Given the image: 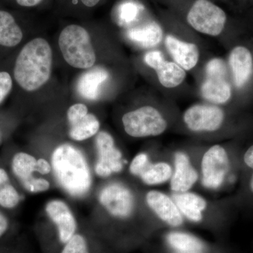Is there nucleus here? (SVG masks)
Wrapping results in <instances>:
<instances>
[{
  "instance_id": "nucleus-1",
  "label": "nucleus",
  "mask_w": 253,
  "mask_h": 253,
  "mask_svg": "<svg viewBox=\"0 0 253 253\" xmlns=\"http://www.w3.org/2000/svg\"><path fill=\"white\" fill-rule=\"evenodd\" d=\"M52 61V50L47 41L35 38L18 53L13 66V79L23 91L38 90L49 81Z\"/></svg>"
},
{
  "instance_id": "nucleus-2",
  "label": "nucleus",
  "mask_w": 253,
  "mask_h": 253,
  "mask_svg": "<svg viewBox=\"0 0 253 253\" xmlns=\"http://www.w3.org/2000/svg\"><path fill=\"white\" fill-rule=\"evenodd\" d=\"M51 168L59 185L73 197H83L89 192L90 169L84 155L77 148L69 144L56 147L51 156Z\"/></svg>"
},
{
  "instance_id": "nucleus-3",
  "label": "nucleus",
  "mask_w": 253,
  "mask_h": 253,
  "mask_svg": "<svg viewBox=\"0 0 253 253\" xmlns=\"http://www.w3.org/2000/svg\"><path fill=\"white\" fill-rule=\"evenodd\" d=\"M241 160L236 162L226 148L214 145L205 152L201 158V184L206 189L217 191L226 183L236 180V169L241 167Z\"/></svg>"
},
{
  "instance_id": "nucleus-4",
  "label": "nucleus",
  "mask_w": 253,
  "mask_h": 253,
  "mask_svg": "<svg viewBox=\"0 0 253 253\" xmlns=\"http://www.w3.org/2000/svg\"><path fill=\"white\" fill-rule=\"evenodd\" d=\"M59 46L65 61L76 68L86 69L94 66L96 53L85 28L70 25L61 31Z\"/></svg>"
},
{
  "instance_id": "nucleus-5",
  "label": "nucleus",
  "mask_w": 253,
  "mask_h": 253,
  "mask_svg": "<svg viewBox=\"0 0 253 253\" xmlns=\"http://www.w3.org/2000/svg\"><path fill=\"white\" fill-rule=\"evenodd\" d=\"M125 131L134 138L161 135L168 127L162 114L153 106H145L126 113L122 118Z\"/></svg>"
},
{
  "instance_id": "nucleus-6",
  "label": "nucleus",
  "mask_w": 253,
  "mask_h": 253,
  "mask_svg": "<svg viewBox=\"0 0 253 253\" xmlns=\"http://www.w3.org/2000/svg\"><path fill=\"white\" fill-rule=\"evenodd\" d=\"M187 21L203 34L217 36L225 26L226 15L224 10L209 0H196L188 13Z\"/></svg>"
},
{
  "instance_id": "nucleus-7",
  "label": "nucleus",
  "mask_w": 253,
  "mask_h": 253,
  "mask_svg": "<svg viewBox=\"0 0 253 253\" xmlns=\"http://www.w3.org/2000/svg\"><path fill=\"white\" fill-rule=\"evenodd\" d=\"M206 80L201 89L203 97L212 104H225L232 93L225 63L220 59L211 60L206 66Z\"/></svg>"
},
{
  "instance_id": "nucleus-8",
  "label": "nucleus",
  "mask_w": 253,
  "mask_h": 253,
  "mask_svg": "<svg viewBox=\"0 0 253 253\" xmlns=\"http://www.w3.org/2000/svg\"><path fill=\"white\" fill-rule=\"evenodd\" d=\"M100 204L116 219H129L135 209V198L127 186L112 182L102 188L99 194Z\"/></svg>"
},
{
  "instance_id": "nucleus-9",
  "label": "nucleus",
  "mask_w": 253,
  "mask_h": 253,
  "mask_svg": "<svg viewBox=\"0 0 253 253\" xmlns=\"http://www.w3.org/2000/svg\"><path fill=\"white\" fill-rule=\"evenodd\" d=\"M184 122L194 132H213L219 130L225 121V113L214 105L196 104L184 114Z\"/></svg>"
},
{
  "instance_id": "nucleus-10",
  "label": "nucleus",
  "mask_w": 253,
  "mask_h": 253,
  "mask_svg": "<svg viewBox=\"0 0 253 253\" xmlns=\"http://www.w3.org/2000/svg\"><path fill=\"white\" fill-rule=\"evenodd\" d=\"M98 160L95 172L101 177H108L115 173L121 172L124 167L122 152L115 144L114 139L109 133L102 131L96 138Z\"/></svg>"
},
{
  "instance_id": "nucleus-11",
  "label": "nucleus",
  "mask_w": 253,
  "mask_h": 253,
  "mask_svg": "<svg viewBox=\"0 0 253 253\" xmlns=\"http://www.w3.org/2000/svg\"><path fill=\"white\" fill-rule=\"evenodd\" d=\"M146 204L163 224L172 229L183 226L184 217L172 198L158 190H151L145 197Z\"/></svg>"
},
{
  "instance_id": "nucleus-12",
  "label": "nucleus",
  "mask_w": 253,
  "mask_h": 253,
  "mask_svg": "<svg viewBox=\"0 0 253 253\" xmlns=\"http://www.w3.org/2000/svg\"><path fill=\"white\" fill-rule=\"evenodd\" d=\"M70 125L69 135L73 140L82 141L97 134L99 130V120L88 113L87 107L83 104L71 106L67 111Z\"/></svg>"
},
{
  "instance_id": "nucleus-13",
  "label": "nucleus",
  "mask_w": 253,
  "mask_h": 253,
  "mask_svg": "<svg viewBox=\"0 0 253 253\" xmlns=\"http://www.w3.org/2000/svg\"><path fill=\"white\" fill-rule=\"evenodd\" d=\"M163 244L166 251L174 253H211L221 249L213 247L194 234L178 229L166 233Z\"/></svg>"
},
{
  "instance_id": "nucleus-14",
  "label": "nucleus",
  "mask_w": 253,
  "mask_h": 253,
  "mask_svg": "<svg viewBox=\"0 0 253 253\" xmlns=\"http://www.w3.org/2000/svg\"><path fill=\"white\" fill-rule=\"evenodd\" d=\"M144 61L157 73L160 83L166 88L180 85L186 78V72L176 63L169 62L158 51H149L144 56Z\"/></svg>"
},
{
  "instance_id": "nucleus-15",
  "label": "nucleus",
  "mask_w": 253,
  "mask_h": 253,
  "mask_svg": "<svg viewBox=\"0 0 253 253\" xmlns=\"http://www.w3.org/2000/svg\"><path fill=\"white\" fill-rule=\"evenodd\" d=\"M199 179V172L193 166L189 156L181 151L176 152L174 156V168L169 180L173 194L189 191Z\"/></svg>"
},
{
  "instance_id": "nucleus-16",
  "label": "nucleus",
  "mask_w": 253,
  "mask_h": 253,
  "mask_svg": "<svg viewBox=\"0 0 253 253\" xmlns=\"http://www.w3.org/2000/svg\"><path fill=\"white\" fill-rule=\"evenodd\" d=\"M46 214L57 227L60 241L65 244L77 230V222L66 203L60 200H52L46 204Z\"/></svg>"
},
{
  "instance_id": "nucleus-17",
  "label": "nucleus",
  "mask_w": 253,
  "mask_h": 253,
  "mask_svg": "<svg viewBox=\"0 0 253 253\" xmlns=\"http://www.w3.org/2000/svg\"><path fill=\"white\" fill-rule=\"evenodd\" d=\"M229 62L234 84L239 89L244 87L253 73V59L251 51L245 46H236L231 50Z\"/></svg>"
},
{
  "instance_id": "nucleus-18",
  "label": "nucleus",
  "mask_w": 253,
  "mask_h": 253,
  "mask_svg": "<svg viewBox=\"0 0 253 253\" xmlns=\"http://www.w3.org/2000/svg\"><path fill=\"white\" fill-rule=\"evenodd\" d=\"M165 43L176 64L184 71H190L199 62V49L194 43L181 41L172 36H166Z\"/></svg>"
},
{
  "instance_id": "nucleus-19",
  "label": "nucleus",
  "mask_w": 253,
  "mask_h": 253,
  "mask_svg": "<svg viewBox=\"0 0 253 253\" xmlns=\"http://www.w3.org/2000/svg\"><path fill=\"white\" fill-rule=\"evenodd\" d=\"M172 199L183 217L190 222L199 224L204 220V214L207 209L208 203L203 196L189 191L173 194Z\"/></svg>"
},
{
  "instance_id": "nucleus-20",
  "label": "nucleus",
  "mask_w": 253,
  "mask_h": 253,
  "mask_svg": "<svg viewBox=\"0 0 253 253\" xmlns=\"http://www.w3.org/2000/svg\"><path fill=\"white\" fill-rule=\"evenodd\" d=\"M23 39L22 28L14 16L4 10H0V48L13 49Z\"/></svg>"
},
{
  "instance_id": "nucleus-21",
  "label": "nucleus",
  "mask_w": 253,
  "mask_h": 253,
  "mask_svg": "<svg viewBox=\"0 0 253 253\" xmlns=\"http://www.w3.org/2000/svg\"><path fill=\"white\" fill-rule=\"evenodd\" d=\"M108 78V73L102 68H96L83 74L78 82V91L83 97L96 99L99 86Z\"/></svg>"
},
{
  "instance_id": "nucleus-22",
  "label": "nucleus",
  "mask_w": 253,
  "mask_h": 253,
  "mask_svg": "<svg viewBox=\"0 0 253 253\" xmlns=\"http://www.w3.org/2000/svg\"><path fill=\"white\" fill-rule=\"evenodd\" d=\"M172 172V166L167 162L151 163L139 178L146 185H161L170 180Z\"/></svg>"
},
{
  "instance_id": "nucleus-23",
  "label": "nucleus",
  "mask_w": 253,
  "mask_h": 253,
  "mask_svg": "<svg viewBox=\"0 0 253 253\" xmlns=\"http://www.w3.org/2000/svg\"><path fill=\"white\" fill-rule=\"evenodd\" d=\"M37 163L38 160L32 155L26 152L16 153L11 161V171L21 184L37 172Z\"/></svg>"
},
{
  "instance_id": "nucleus-24",
  "label": "nucleus",
  "mask_w": 253,
  "mask_h": 253,
  "mask_svg": "<svg viewBox=\"0 0 253 253\" xmlns=\"http://www.w3.org/2000/svg\"><path fill=\"white\" fill-rule=\"evenodd\" d=\"M128 37L131 41L135 42L144 47L156 46L163 38V31L156 23H149L140 28H135L128 31Z\"/></svg>"
},
{
  "instance_id": "nucleus-25",
  "label": "nucleus",
  "mask_w": 253,
  "mask_h": 253,
  "mask_svg": "<svg viewBox=\"0 0 253 253\" xmlns=\"http://www.w3.org/2000/svg\"><path fill=\"white\" fill-rule=\"evenodd\" d=\"M241 168L244 171V196L253 204V144L241 156Z\"/></svg>"
},
{
  "instance_id": "nucleus-26",
  "label": "nucleus",
  "mask_w": 253,
  "mask_h": 253,
  "mask_svg": "<svg viewBox=\"0 0 253 253\" xmlns=\"http://www.w3.org/2000/svg\"><path fill=\"white\" fill-rule=\"evenodd\" d=\"M21 201V196L12 184L7 183L0 187V207L14 209Z\"/></svg>"
},
{
  "instance_id": "nucleus-27",
  "label": "nucleus",
  "mask_w": 253,
  "mask_h": 253,
  "mask_svg": "<svg viewBox=\"0 0 253 253\" xmlns=\"http://www.w3.org/2000/svg\"><path fill=\"white\" fill-rule=\"evenodd\" d=\"M61 253H90L85 238L81 234H76L68 242Z\"/></svg>"
},
{
  "instance_id": "nucleus-28",
  "label": "nucleus",
  "mask_w": 253,
  "mask_h": 253,
  "mask_svg": "<svg viewBox=\"0 0 253 253\" xmlns=\"http://www.w3.org/2000/svg\"><path fill=\"white\" fill-rule=\"evenodd\" d=\"M14 87V79L11 73L0 70V104L11 94Z\"/></svg>"
},
{
  "instance_id": "nucleus-29",
  "label": "nucleus",
  "mask_w": 253,
  "mask_h": 253,
  "mask_svg": "<svg viewBox=\"0 0 253 253\" xmlns=\"http://www.w3.org/2000/svg\"><path fill=\"white\" fill-rule=\"evenodd\" d=\"M151 163L149 155L146 153H140L133 158L129 165V172L132 175L139 177L146 168Z\"/></svg>"
},
{
  "instance_id": "nucleus-30",
  "label": "nucleus",
  "mask_w": 253,
  "mask_h": 253,
  "mask_svg": "<svg viewBox=\"0 0 253 253\" xmlns=\"http://www.w3.org/2000/svg\"><path fill=\"white\" fill-rule=\"evenodd\" d=\"M21 185L30 193L44 192L49 189V181L43 178H37L34 176L21 183Z\"/></svg>"
},
{
  "instance_id": "nucleus-31",
  "label": "nucleus",
  "mask_w": 253,
  "mask_h": 253,
  "mask_svg": "<svg viewBox=\"0 0 253 253\" xmlns=\"http://www.w3.org/2000/svg\"><path fill=\"white\" fill-rule=\"evenodd\" d=\"M137 12V7L133 3H126V4H123L121 10H120L121 19L126 23H129V21L134 19Z\"/></svg>"
},
{
  "instance_id": "nucleus-32",
  "label": "nucleus",
  "mask_w": 253,
  "mask_h": 253,
  "mask_svg": "<svg viewBox=\"0 0 253 253\" xmlns=\"http://www.w3.org/2000/svg\"><path fill=\"white\" fill-rule=\"evenodd\" d=\"M51 164L46 159L44 158H40L38 160L37 163V172H39L41 174H47L51 171Z\"/></svg>"
},
{
  "instance_id": "nucleus-33",
  "label": "nucleus",
  "mask_w": 253,
  "mask_h": 253,
  "mask_svg": "<svg viewBox=\"0 0 253 253\" xmlns=\"http://www.w3.org/2000/svg\"><path fill=\"white\" fill-rule=\"evenodd\" d=\"M9 229V221L7 217L0 211V239L6 234Z\"/></svg>"
},
{
  "instance_id": "nucleus-34",
  "label": "nucleus",
  "mask_w": 253,
  "mask_h": 253,
  "mask_svg": "<svg viewBox=\"0 0 253 253\" xmlns=\"http://www.w3.org/2000/svg\"><path fill=\"white\" fill-rule=\"evenodd\" d=\"M42 0H16V3L23 7H33L39 4Z\"/></svg>"
},
{
  "instance_id": "nucleus-35",
  "label": "nucleus",
  "mask_w": 253,
  "mask_h": 253,
  "mask_svg": "<svg viewBox=\"0 0 253 253\" xmlns=\"http://www.w3.org/2000/svg\"><path fill=\"white\" fill-rule=\"evenodd\" d=\"M9 176L8 172L4 168L0 167V187L9 183Z\"/></svg>"
},
{
  "instance_id": "nucleus-36",
  "label": "nucleus",
  "mask_w": 253,
  "mask_h": 253,
  "mask_svg": "<svg viewBox=\"0 0 253 253\" xmlns=\"http://www.w3.org/2000/svg\"><path fill=\"white\" fill-rule=\"evenodd\" d=\"M101 0H81L82 3L87 7H93L96 6Z\"/></svg>"
},
{
  "instance_id": "nucleus-37",
  "label": "nucleus",
  "mask_w": 253,
  "mask_h": 253,
  "mask_svg": "<svg viewBox=\"0 0 253 253\" xmlns=\"http://www.w3.org/2000/svg\"><path fill=\"white\" fill-rule=\"evenodd\" d=\"M166 253H174L168 252V251H166ZM227 253L224 250H220V251H215V252H211V253Z\"/></svg>"
},
{
  "instance_id": "nucleus-38",
  "label": "nucleus",
  "mask_w": 253,
  "mask_h": 253,
  "mask_svg": "<svg viewBox=\"0 0 253 253\" xmlns=\"http://www.w3.org/2000/svg\"><path fill=\"white\" fill-rule=\"evenodd\" d=\"M3 141V132L2 130H1V127H0V145L1 144Z\"/></svg>"
}]
</instances>
